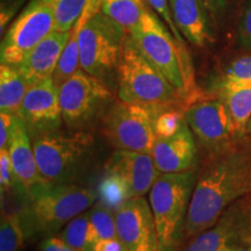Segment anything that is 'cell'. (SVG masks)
<instances>
[{"instance_id":"obj_10","label":"cell","mask_w":251,"mask_h":251,"mask_svg":"<svg viewBox=\"0 0 251 251\" xmlns=\"http://www.w3.org/2000/svg\"><path fill=\"white\" fill-rule=\"evenodd\" d=\"M58 96L63 121L72 129L91 125L112 99L102 80L81 69L58 87Z\"/></svg>"},{"instance_id":"obj_7","label":"cell","mask_w":251,"mask_h":251,"mask_svg":"<svg viewBox=\"0 0 251 251\" xmlns=\"http://www.w3.org/2000/svg\"><path fill=\"white\" fill-rule=\"evenodd\" d=\"M37 169L45 183L70 184L83 169L93 139L85 131L59 133L50 131L31 139Z\"/></svg>"},{"instance_id":"obj_17","label":"cell","mask_w":251,"mask_h":251,"mask_svg":"<svg viewBox=\"0 0 251 251\" xmlns=\"http://www.w3.org/2000/svg\"><path fill=\"white\" fill-rule=\"evenodd\" d=\"M171 13L184 39L197 47L214 40V18L203 0H169Z\"/></svg>"},{"instance_id":"obj_18","label":"cell","mask_w":251,"mask_h":251,"mask_svg":"<svg viewBox=\"0 0 251 251\" xmlns=\"http://www.w3.org/2000/svg\"><path fill=\"white\" fill-rule=\"evenodd\" d=\"M71 31L54 30L28 54L20 64L15 65L29 84L51 78L63 50L70 39Z\"/></svg>"},{"instance_id":"obj_40","label":"cell","mask_w":251,"mask_h":251,"mask_svg":"<svg viewBox=\"0 0 251 251\" xmlns=\"http://www.w3.org/2000/svg\"><path fill=\"white\" fill-rule=\"evenodd\" d=\"M220 251H251V246L241 242H231L222 247Z\"/></svg>"},{"instance_id":"obj_26","label":"cell","mask_w":251,"mask_h":251,"mask_svg":"<svg viewBox=\"0 0 251 251\" xmlns=\"http://www.w3.org/2000/svg\"><path fill=\"white\" fill-rule=\"evenodd\" d=\"M25 238L26 234L19 213L2 209L0 219V251H20Z\"/></svg>"},{"instance_id":"obj_12","label":"cell","mask_w":251,"mask_h":251,"mask_svg":"<svg viewBox=\"0 0 251 251\" xmlns=\"http://www.w3.org/2000/svg\"><path fill=\"white\" fill-rule=\"evenodd\" d=\"M184 117L194 136L207 149H220L236 139L228 108L219 98L192 102Z\"/></svg>"},{"instance_id":"obj_28","label":"cell","mask_w":251,"mask_h":251,"mask_svg":"<svg viewBox=\"0 0 251 251\" xmlns=\"http://www.w3.org/2000/svg\"><path fill=\"white\" fill-rule=\"evenodd\" d=\"M89 216L97 242L100 240L118 237L114 213L98 203V206L90 209Z\"/></svg>"},{"instance_id":"obj_29","label":"cell","mask_w":251,"mask_h":251,"mask_svg":"<svg viewBox=\"0 0 251 251\" xmlns=\"http://www.w3.org/2000/svg\"><path fill=\"white\" fill-rule=\"evenodd\" d=\"M152 113L156 137L170 136L179 129L185 122V109L181 111L180 108H177V106L157 109L152 111Z\"/></svg>"},{"instance_id":"obj_9","label":"cell","mask_w":251,"mask_h":251,"mask_svg":"<svg viewBox=\"0 0 251 251\" xmlns=\"http://www.w3.org/2000/svg\"><path fill=\"white\" fill-rule=\"evenodd\" d=\"M102 130L117 149L151 155L156 141L152 109L120 100L103 117Z\"/></svg>"},{"instance_id":"obj_31","label":"cell","mask_w":251,"mask_h":251,"mask_svg":"<svg viewBox=\"0 0 251 251\" xmlns=\"http://www.w3.org/2000/svg\"><path fill=\"white\" fill-rule=\"evenodd\" d=\"M143 1L151 8V11H155V14L161 19L165 26L169 28V30L172 33V35L184 45V36L181 35L180 31L178 30V28L175 24L174 17H172L170 1H169V0H143Z\"/></svg>"},{"instance_id":"obj_27","label":"cell","mask_w":251,"mask_h":251,"mask_svg":"<svg viewBox=\"0 0 251 251\" xmlns=\"http://www.w3.org/2000/svg\"><path fill=\"white\" fill-rule=\"evenodd\" d=\"M55 19V30L71 31L85 11L89 0H50Z\"/></svg>"},{"instance_id":"obj_41","label":"cell","mask_w":251,"mask_h":251,"mask_svg":"<svg viewBox=\"0 0 251 251\" xmlns=\"http://www.w3.org/2000/svg\"><path fill=\"white\" fill-rule=\"evenodd\" d=\"M246 135H249L251 136V117L249 120L247 122V126H246Z\"/></svg>"},{"instance_id":"obj_33","label":"cell","mask_w":251,"mask_h":251,"mask_svg":"<svg viewBox=\"0 0 251 251\" xmlns=\"http://www.w3.org/2000/svg\"><path fill=\"white\" fill-rule=\"evenodd\" d=\"M237 40L240 45L251 50V0H246L237 23Z\"/></svg>"},{"instance_id":"obj_35","label":"cell","mask_w":251,"mask_h":251,"mask_svg":"<svg viewBox=\"0 0 251 251\" xmlns=\"http://www.w3.org/2000/svg\"><path fill=\"white\" fill-rule=\"evenodd\" d=\"M26 0H6L1 4V15H0V30L1 35H4V29L7 26L11 19L14 17L17 11L25 4Z\"/></svg>"},{"instance_id":"obj_2","label":"cell","mask_w":251,"mask_h":251,"mask_svg":"<svg viewBox=\"0 0 251 251\" xmlns=\"http://www.w3.org/2000/svg\"><path fill=\"white\" fill-rule=\"evenodd\" d=\"M19 213L26 238L51 237L98 199L97 191L74 184H41L23 194Z\"/></svg>"},{"instance_id":"obj_37","label":"cell","mask_w":251,"mask_h":251,"mask_svg":"<svg viewBox=\"0 0 251 251\" xmlns=\"http://www.w3.org/2000/svg\"><path fill=\"white\" fill-rule=\"evenodd\" d=\"M41 251H79L64 242L59 236L47 237L40 244Z\"/></svg>"},{"instance_id":"obj_32","label":"cell","mask_w":251,"mask_h":251,"mask_svg":"<svg viewBox=\"0 0 251 251\" xmlns=\"http://www.w3.org/2000/svg\"><path fill=\"white\" fill-rule=\"evenodd\" d=\"M0 187H1V194L7 193L12 188L18 190L17 178L12 166L8 149H0Z\"/></svg>"},{"instance_id":"obj_14","label":"cell","mask_w":251,"mask_h":251,"mask_svg":"<svg viewBox=\"0 0 251 251\" xmlns=\"http://www.w3.org/2000/svg\"><path fill=\"white\" fill-rule=\"evenodd\" d=\"M151 156L162 174H180L193 168L197 161V144L186 120L175 134L156 137Z\"/></svg>"},{"instance_id":"obj_39","label":"cell","mask_w":251,"mask_h":251,"mask_svg":"<svg viewBox=\"0 0 251 251\" xmlns=\"http://www.w3.org/2000/svg\"><path fill=\"white\" fill-rule=\"evenodd\" d=\"M93 251H127L119 238H107L100 240L96 243Z\"/></svg>"},{"instance_id":"obj_24","label":"cell","mask_w":251,"mask_h":251,"mask_svg":"<svg viewBox=\"0 0 251 251\" xmlns=\"http://www.w3.org/2000/svg\"><path fill=\"white\" fill-rule=\"evenodd\" d=\"M81 23L80 19L71 29L70 39H69L67 46L63 50L61 57L58 59L57 65L52 74V80L58 87L68 80L69 78L74 76L77 71H79L80 67V50L79 43H78V34H79Z\"/></svg>"},{"instance_id":"obj_30","label":"cell","mask_w":251,"mask_h":251,"mask_svg":"<svg viewBox=\"0 0 251 251\" xmlns=\"http://www.w3.org/2000/svg\"><path fill=\"white\" fill-rule=\"evenodd\" d=\"M219 80L251 83V56H242L229 63Z\"/></svg>"},{"instance_id":"obj_22","label":"cell","mask_w":251,"mask_h":251,"mask_svg":"<svg viewBox=\"0 0 251 251\" xmlns=\"http://www.w3.org/2000/svg\"><path fill=\"white\" fill-rule=\"evenodd\" d=\"M143 0H100V11L129 33L147 12Z\"/></svg>"},{"instance_id":"obj_23","label":"cell","mask_w":251,"mask_h":251,"mask_svg":"<svg viewBox=\"0 0 251 251\" xmlns=\"http://www.w3.org/2000/svg\"><path fill=\"white\" fill-rule=\"evenodd\" d=\"M99 205L115 213L127 200L134 198L127 183L118 175L106 172L105 177L98 184Z\"/></svg>"},{"instance_id":"obj_34","label":"cell","mask_w":251,"mask_h":251,"mask_svg":"<svg viewBox=\"0 0 251 251\" xmlns=\"http://www.w3.org/2000/svg\"><path fill=\"white\" fill-rule=\"evenodd\" d=\"M237 242L251 246V202H241L238 218Z\"/></svg>"},{"instance_id":"obj_15","label":"cell","mask_w":251,"mask_h":251,"mask_svg":"<svg viewBox=\"0 0 251 251\" xmlns=\"http://www.w3.org/2000/svg\"><path fill=\"white\" fill-rule=\"evenodd\" d=\"M106 172L115 174L122 178L134 197H141L150 192L153 183L159 177V170L150 153L120 149L108 159Z\"/></svg>"},{"instance_id":"obj_13","label":"cell","mask_w":251,"mask_h":251,"mask_svg":"<svg viewBox=\"0 0 251 251\" xmlns=\"http://www.w3.org/2000/svg\"><path fill=\"white\" fill-rule=\"evenodd\" d=\"M118 238L127 251H159L155 219L144 198L127 200L114 213Z\"/></svg>"},{"instance_id":"obj_3","label":"cell","mask_w":251,"mask_h":251,"mask_svg":"<svg viewBox=\"0 0 251 251\" xmlns=\"http://www.w3.org/2000/svg\"><path fill=\"white\" fill-rule=\"evenodd\" d=\"M118 94L121 101L140 105L152 111L190 103L147 59L127 34L117 67Z\"/></svg>"},{"instance_id":"obj_36","label":"cell","mask_w":251,"mask_h":251,"mask_svg":"<svg viewBox=\"0 0 251 251\" xmlns=\"http://www.w3.org/2000/svg\"><path fill=\"white\" fill-rule=\"evenodd\" d=\"M13 119L14 115L4 112L0 113V149H8Z\"/></svg>"},{"instance_id":"obj_21","label":"cell","mask_w":251,"mask_h":251,"mask_svg":"<svg viewBox=\"0 0 251 251\" xmlns=\"http://www.w3.org/2000/svg\"><path fill=\"white\" fill-rule=\"evenodd\" d=\"M29 85L13 65H0V111L17 115Z\"/></svg>"},{"instance_id":"obj_25","label":"cell","mask_w":251,"mask_h":251,"mask_svg":"<svg viewBox=\"0 0 251 251\" xmlns=\"http://www.w3.org/2000/svg\"><path fill=\"white\" fill-rule=\"evenodd\" d=\"M59 237L75 249L79 251H93L97 241L94 238L89 212L81 213L69 221L59 233Z\"/></svg>"},{"instance_id":"obj_20","label":"cell","mask_w":251,"mask_h":251,"mask_svg":"<svg viewBox=\"0 0 251 251\" xmlns=\"http://www.w3.org/2000/svg\"><path fill=\"white\" fill-rule=\"evenodd\" d=\"M240 213L241 202L229 207L213 227L193 237L185 251H220L226 244L237 242Z\"/></svg>"},{"instance_id":"obj_38","label":"cell","mask_w":251,"mask_h":251,"mask_svg":"<svg viewBox=\"0 0 251 251\" xmlns=\"http://www.w3.org/2000/svg\"><path fill=\"white\" fill-rule=\"evenodd\" d=\"M209 8L214 20L219 21L224 19L228 11V0H203Z\"/></svg>"},{"instance_id":"obj_19","label":"cell","mask_w":251,"mask_h":251,"mask_svg":"<svg viewBox=\"0 0 251 251\" xmlns=\"http://www.w3.org/2000/svg\"><path fill=\"white\" fill-rule=\"evenodd\" d=\"M216 89L233 120L236 139L246 136V126L251 117V83L219 80Z\"/></svg>"},{"instance_id":"obj_6","label":"cell","mask_w":251,"mask_h":251,"mask_svg":"<svg viewBox=\"0 0 251 251\" xmlns=\"http://www.w3.org/2000/svg\"><path fill=\"white\" fill-rule=\"evenodd\" d=\"M80 23L78 43L81 70L102 80L117 71L128 33L100 11V0H89Z\"/></svg>"},{"instance_id":"obj_1","label":"cell","mask_w":251,"mask_h":251,"mask_svg":"<svg viewBox=\"0 0 251 251\" xmlns=\"http://www.w3.org/2000/svg\"><path fill=\"white\" fill-rule=\"evenodd\" d=\"M244 137L214 150L203 166L188 207L184 238L213 227L231 203L251 193V139Z\"/></svg>"},{"instance_id":"obj_8","label":"cell","mask_w":251,"mask_h":251,"mask_svg":"<svg viewBox=\"0 0 251 251\" xmlns=\"http://www.w3.org/2000/svg\"><path fill=\"white\" fill-rule=\"evenodd\" d=\"M55 30V19L50 0H30L2 36L1 64H20L42 40Z\"/></svg>"},{"instance_id":"obj_11","label":"cell","mask_w":251,"mask_h":251,"mask_svg":"<svg viewBox=\"0 0 251 251\" xmlns=\"http://www.w3.org/2000/svg\"><path fill=\"white\" fill-rule=\"evenodd\" d=\"M17 115L23 120L30 139L61 128L63 115L58 86L52 78L30 84Z\"/></svg>"},{"instance_id":"obj_4","label":"cell","mask_w":251,"mask_h":251,"mask_svg":"<svg viewBox=\"0 0 251 251\" xmlns=\"http://www.w3.org/2000/svg\"><path fill=\"white\" fill-rule=\"evenodd\" d=\"M128 34L147 59L192 103L196 99V80L185 45L150 9Z\"/></svg>"},{"instance_id":"obj_5","label":"cell","mask_w":251,"mask_h":251,"mask_svg":"<svg viewBox=\"0 0 251 251\" xmlns=\"http://www.w3.org/2000/svg\"><path fill=\"white\" fill-rule=\"evenodd\" d=\"M197 184L192 171L162 174L149 192L159 251H177L184 240L188 207Z\"/></svg>"},{"instance_id":"obj_16","label":"cell","mask_w":251,"mask_h":251,"mask_svg":"<svg viewBox=\"0 0 251 251\" xmlns=\"http://www.w3.org/2000/svg\"><path fill=\"white\" fill-rule=\"evenodd\" d=\"M8 151L20 194H26L34 187L45 184L37 169L31 139L23 120L18 115H14L13 119Z\"/></svg>"}]
</instances>
